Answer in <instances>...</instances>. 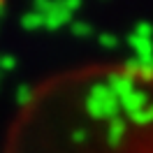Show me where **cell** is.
<instances>
[{
  "label": "cell",
  "mask_w": 153,
  "mask_h": 153,
  "mask_svg": "<svg viewBox=\"0 0 153 153\" xmlns=\"http://www.w3.org/2000/svg\"><path fill=\"white\" fill-rule=\"evenodd\" d=\"M86 109L93 118H107V121H111L121 111V102H118V97L107 86H95L86 100Z\"/></svg>",
  "instance_id": "6da1fadb"
},
{
  "label": "cell",
  "mask_w": 153,
  "mask_h": 153,
  "mask_svg": "<svg viewBox=\"0 0 153 153\" xmlns=\"http://www.w3.org/2000/svg\"><path fill=\"white\" fill-rule=\"evenodd\" d=\"M107 88L118 97V102L123 100L125 95H130L134 91V79L128 72H116V74L109 76V81H107Z\"/></svg>",
  "instance_id": "7a4b0ae2"
},
{
  "label": "cell",
  "mask_w": 153,
  "mask_h": 153,
  "mask_svg": "<svg viewBox=\"0 0 153 153\" xmlns=\"http://www.w3.org/2000/svg\"><path fill=\"white\" fill-rule=\"evenodd\" d=\"M146 105H149V93L134 88L130 95H125L123 100H121V111H125L128 116H132V114H137L139 109H144Z\"/></svg>",
  "instance_id": "3957f363"
},
{
  "label": "cell",
  "mask_w": 153,
  "mask_h": 153,
  "mask_svg": "<svg viewBox=\"0 0 153 153\" xmlns=\"http://www.w3.org/2000/svg\"><path fill=\"white\" fill-rule=\"evenodd\" d=\"M128 44L132 47L134 58H139L144 63H153V39H144V37H137V35H130Z\"/></svg>",
  "instance_id": "277c9868"
},
{
  "label": "cell",
  "mask_w": 153,
  "mask_h": 153,
  "mask_svg": "<svg viewBox=\"0 0 153 153\" xmlns=\"http://www.w3.org/2000/svg\"><path fill=\"white\" fill-rule=\"evenodd\" d=\"M125 72L132 76H139V79H146V81H151L153 79V63H144L139 58H132V60H128L125 63Z\"/></svg>",
  "instance_id": "5b68a950"
},
{
  "label": "cell",
  "mask_w": 153,
  "mask_h": 153,
  "mask_svg": "<svg viewBox=\"0 0 153 153\" xmlns=\"http://www.w3.org/2000/svg\"><path fill=\"white\" fill-rule=\"evenodd\" d=\"M123 137H125V121L123 118H111L109 121V132H107V139H109V144L111 146H118V144L123 142Z\"/></svg>",
  "instance_id": "8992f818"
},
{
  "label": "cell",
  "mask_w": 153,
  "mask_h": 153,
  "mask_svg": "<svg viewBox=\"0 0 153 153\" xmlns=\"http://www.w3.org/2000/svg\"><path fill=\"white\" fill-rule=\"evenodd\" d=\"M130 121H132L134 125H151L153 123V105H146L144 109H139L137 114H132Z\"/></svg>",
  "instance_id": "52a82bcc"
},
{
  "label": "cell",
  "mask_w": 153,
  "mask_h": 153,
  "mask_svg": "<svg viewBox=\"0 0 153 153\" xmlns=\"http://www.w3.org/2000/svg\"><path fill=\"white\" fill-rule=\"evenodd\" d=\"M132 35L144 37V39H153V23H149V21H139V23L134 26Z\"/></svg>",
  "instance_id": "ba28073f"
},
{
  "label": "cell",
  "mask_w": 153,
  "mask_h": 153,
  "mask_svg": "<svg viewBox=\"0 0 153 153\" xmlns=\"http://www.w3.org/2000/svg\"><path fill=\"white\" fill-rule=\"evenodd\" d=\"M100 44L107 47V49H116L118 47V37L111 35V33H105V35H100Z\"/></svg>",
  "instance_id": "9c48e42d"
},
{
  "label": "cell",
  "mask_w": 153,
  "mask_h": 153,
  "mask_svg": "<svg viewBox=\"0 0 153 153\" xmlns=\"http://www.w3.org/2000/svg\"><path fill=\"white\" fill-rule=\"evenodd\" d=\"M72 30H74L76 35H79V37H86V35H91V26H88V23H74V26H72Z\"/></svg>",
  "instance_id": "30bf717a"
}]
</instances>
